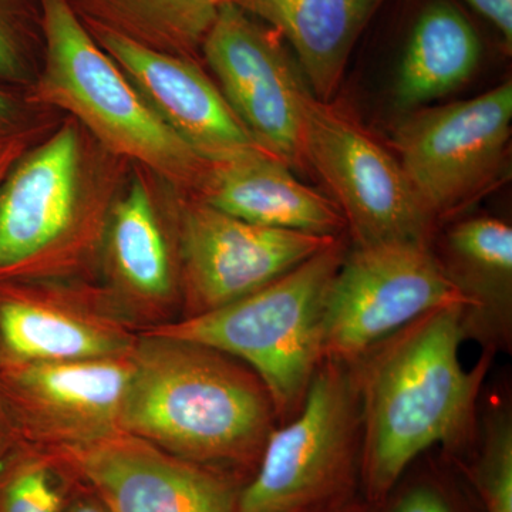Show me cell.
<instances>
[{
	"mask_svg": "<svg viewBox=\"0 0 512 512\" xmlns=\"http://www.w3.org/2000/svg\"><path fill=\"white\" fill-rule=\"evenodd\" d=\"M464 309H437L352 363L362 412V497L379 508L426 450H464L476 433L481 386L494 353L460 360Z\"/></svg>",
	"mask_w": 512,
	"mask_h": 512,
	"instance_id": "6da1fadb",
	"label": "cell"
},
{
	"mask_svg": "<svg viewBox=\"0 0 512 512\" xmlns=\"http://www.w3.org/2000/svg\"><path fill=\"white\" fill-rule=\"evenodd\" d=\"M131 357L123 433L247 483L278 421L261 379L218 350L146 330Z\"/></svg>",
	"mask_w": 512,
	"mask_h": 512,
	"instance_id": "7a4b0ae2",
	"label": "cell"
},
{
	"mask_svg": "<svg viewBox=\"0 0 512 512\" xmlns=\"http://www.w3.org/2000/svg\"><path fill=\"white\" fill-rule=\"evenodd\" d=\"M346 252L339 238L238 301L146 332L200 343L244 363L264 383L278 421L286 423L302 409L325 360L326 299Z\"/></svg>",
	"mask_w": 512,
	"mask_h": 512,
	"instance_id": "3957f363",
	"label": "cell"
},
{
	"mask_svg": "<svg viewBox=\"0 0 512 512\" xmlns=\"http://www.w3.org/2000/svg\"><path fill=\"white\" fill-rule=\"evenodd\" d=\"M39 9L45 63L35 99L72 113L111 156L137 161L194 194L208 161L164 123L69 0H39Z\"/></svg>",
	"mask_w": 512,
	"mask_h": 512,
	"instance_id": "277c9868",
	"label": "cell"
},
{
	"mask_svg": "<svg viewBox=\"0 0 512 512\" xmlns=\"http://www.w3.org/2000/svg\"><path fill=\"white\" fill-rule=\"evenodd\" d=\"M77 121L26 150L0 187V281L64 279L103 244L111 208Z\"/></svg>",
	"mask_w": 512,
	"mask_h": 512,
	"instance_id": "5b68a950",
	"label": "cell"
},
{
	"mask_svg": "<svg viewBox=\"0 0 512 512\" xmlns=\"http://www.w3.org/2000/svg\"><path fill=\"white\" fill-rule=\"evenodd\" d=\"M362 412L350 365L325 359L302 409L272 431L239 512H323L362 497Z\"/></svg>",
	"mask_w": 512,
	"mask_h": 512,
	"instance_id": "8992f818",
	"label": "cell"
},
{
	"mask_svg": "<svg viewBox=\"0 0 512 512\" xmlns=\"http://www.w3.org/2000/svg\"><path fill=\"white\" fill-rule=\"evenodd\" d=\"M302 150L306 170L328 187L355 247L431 245L437 222L399 158L346 111L311 94L303 110Z\"/></svg>",
	"mask_w": 512,
	"mask_h": 512,
	"instance_id": "52a82bcc",
	"label": "cell"
},
{
	"mask_svg": "<svg viewBox=\"0 0 512 512\" xmlns=\"http://www.w3.org/2000/svg\"><path fill=\"white\" fill-rule=\"evenodd\" d=\"M470 308L431 245L414 242L346 252L326 299L323 359L352 365L367 350L437 309Z\"/></svg>",
	"mask_w": 512,
	"mask_h": 512,
	"instance_id": "ba28073f",
	"label": "cell"
},
{
	"mask_svg": "<svg viewBox=\"0 0 512 512\" xmlns=\"http://www.w3.org/2000/svg\"><path fill=\"white\" fill-rule=\"evenodd\" d=\"M512 82L474 99L417 111L394 131L404 173L439 225L493 188L507 165Z\"/></svg>",
	"mask_w": 512,
	"mask_h": 512,
	"instance_id": "9c48e42d",
	"label": "cell"
},
{
	"mask_svg": "<svg viewBox=\"0 0 512 512\" xmlns=\"http://www.w3.org/2000/svg\"><path fill=\"white\" fill-rule=\"evenodd\" d=\"M133 370L131 352L82 360L0 352V406L22 443L47 450L86 446L123 433Z\"/></svg>",
	"mask_w": 512,
	"mask_h": 512,
	"instance_id": "30bf717a",
	"label": "cell"
},
{
	"mask_svg": "<svg viewBox=\"0 0 512 512\" xmlns=\"http://www.w3.org/2000/svg\"><path fill=\"white\" fill-rule=\"evenodd\" d=\"M201 49L222 96L258 147L291 170H306L303 110L312 92L284 39L225 2Z\"/></svg>",
	"mask_w": 512,
	"mask_h": 512,
	"instance_id": "8fae6325",
	"label": "cell"
},
{
	"mask_svg": "<svg viewBox=\"0 0 512 512\" xmlns=\"http://www.w3.org/2000/svg\"><path fill=\"white\" fill-rule=\"evenodd\" d=\"M338 239L251 224L190 195L177 217L185 318L264 288Z\"/></svg>",
	"mask_w": 512,
	"mask_h": 512,
	"instance_id": "7c38bea8",
	"label": "cell"
},
{
	"mask_svg": "<svg viewBox=\"0 0 512 512\" xmlns=\"http://www.w3.org/2000/svg\"><path fill=\"white\" fill-rule=\"evenodd\" d=\"M140 333L109 289L64 279L0 281V352L28 360L127 355Z\"/></svg>",
	"mask_w": 512,
	"mask_h": 512,
	"instance_id": "4fadbf2b",
	"label": "cell"
},
{
	"mask_svg": "<svg viewBox=\"0 0 512 512\" xmlns=\"http://www.w3.org/2000/svg\"><path fill=\"white\" fill-rule=\"evenodd\" d=\"M50 451L109 512H239L237 480L128 433Z\"/></svg>",
	"mask_w": 512,
	"mask_h": 512,
	"instance_id": "5bb4252c",
	"label": "cell"
},
{
	"mask_svg": "<svg viewBox=\"0 0 512 512\" xmlns=\"http://www.w3.org/2000/svg\"><path fill=\"white\" fill-rule=\"evenodd\" d=\"M83 23L164 123L208 163L261 150L221 90L190 59L160 52L101 23Z\"/></svg>",
	"mask_w": 512,
	"mask_h": 512,
	"instance_id": "9a60e30c",
	"label": "cell"
},
{
	"mask_svg": "<svg viewBox=\"0 0 512 512\" xmlns=\"http://www.w3.org/2000/svg\"><path fill=\"white\" fill-rule=\"evenodd\" d=\"M192 197L262 227L328 238L348 232L329 195L301 183L288 165L262 150L208 163Z\"/></svg>",
	"mask_w": 512,
	"mask_h": 512,
	"instance_id": "2e32d148",
	"label": "cell"
},
{
	"mask_svg": "<svg viewBox=\"0 0 512 512\" xmlns=\"http://www.w3.org/2000/svg\"><path fill=\"white\" fill-rule=\"evenodd\" d=\"M103 245L111 281L107 289L131 319L167 312L180 289V268L143 175H134L111 207Z\"/></svg>",
	"mask_w": 512,
	"mask_h": 512,
	"instance_id": "e0dca14e",
	"label": "cell"
},
{
	"mask_svg": "<svg viewBox=\"0 0 512 512\" xmlns=\"http://www.w3.org/2000/svg\"><path fill=\"white\" fill-rule=\"evenodd\" d=\"M291 45L313 96L332 101L356 42L384 0H228Z\"/></svg>",
	"mask_w": 512,
	"mask_h": 512,
	"instance_id": "ac0fdd59",
	"label": "cell"
},
{
	"mask_svg": "<svg viewBox=\"0 0 512 512\" xmlns=\"http://www.w3.org/2000/svg\"><path fill=\"white\" fill-rule=\"evenodd\" d=\"M444 248L441 264L470 302L463 315L466 339L494 355L510 349L512 228L498 218H467L448 229Z\"/></svg>",
	"mask_w": 512,
	"mask_h": 512,
	"instance_id": "d6986e66",
	"label": "cell"
},
{
	"mask_svg": "<svg viewBox=\"0 0 512 512\" xmlns=\"http://www.w3.org/2000/svg\"><path fill=\"white\" fill-rule=\"evenodd\" d=\"M483 43L476 26L450 0H431L407 36L394 99L414 109L456 92L476 73Z\"/></svg>",
	"mask_w": 512,
	"mask_h": 512,
	"instance_id": "ffe728a7",
	"label": "cell"
},
{
	"mask_svg": "<svg viewBox=\"0 0 512 512\" xmlns=\"http://www.w3.org/2000/svg\"><path fill=\"white\" fill-rule=\"evenodd\" d=\"M74 484L52 451L18 440L0 467V512H62Z\"/></svg>",
	"mask_w": 512,
	"mask_h": 512,
	"instance_id": "44dd1931",
	"label": "cell"
},
{
	"mask_svg": "<svg viewBox=\"0 0 512 512\" xmlns=\"http://www.w3.org/2000/svg\"><path fill=\"white\" fill-rule=\"evenodd\" d=\"M228 0H141L123 35L170 55L201 47Z\"/></svg>",
	"mask_w": 512,
	"mask_h": 512,
	"instance_id": "7402d4cb",
	"label": "cell"
},
{
	"mask_svg": "<svg viewBox=\"0 0 512 512\" xmlns=\"http://www.w3.org/2000/svg\"><path fill=\"white\" fill-rule=\"evenodd\" d=\"M483 512H512V419L507 410L487 417L476 457L463 464Z\"/></svg>",
	"mask_w": 512,
	"mask_h": 512,
	"instance_id": "603a6c76",
	"label": "cell"
},
{
	"mask_svg": "<svg viewBox=\"0 0 512 512\" xmlns=\"http://www.w3.org/2000/svg\"><path fill=\"white\" fill-rule=\"evenodd\" d=\"M33 0H0V82L22 83L28 73Z\"/></svg>",
	"mask_w": 512,
	"mask_h": 512,
	"instance_id": "cb8c5ba5",
	"label": "cell"
},
{
	"mask_svg": "<svg viewBox=\"0 0 512 512\" xmlns=\"http://www.w3.org/2000/svg\"><path fill=\"white\" fill-rule=\"evenodd\" d=\"M377 511L466 512L458 505L450 488L434 476H403Z\"/></svg>",
	"mask_w": 512,
	"mask_h": 512,
	"instance_id": "d4e9b609",
	"label": "cell"
},
{
	"mask_svg": "<svg viewBox=\"0 0 512 512\" xmlns=\"http://www.w3.org/2000/svg\"><path fill=\"white\" fill-rule=\"evenodd\" d=\"M70 5L84 8V20L101 23L107 28L126 32L141 0H69Z\"/></svg>",
	"mask_w": 512,
	"mask_h": 512,
	"instance_id": "484cf974",
	"label": "cell"
},
{
	"mask_svg": "<svg viewBox=\"0 0 512 512\" xmlns=\"http://www.w3.org/2000/svg\"><path fill=\"white\" fill-rule=\"evenodd\" d=\"M500 33L505 47H512V0H467Z\"/></svg>",
	"mask_w": 512,
	"mask_h": 512,
	"instance_id": "4316f807",
	"label": "cell"
},
{
	"mask_svg": "<svg viewBox=\"0 0 512 512\" xmlns=\"http://www.w3.org/2000/svg\"><path fill=\"white\" fill-rule=\"evenodd\" d=\"M29 131L19 130L0 138V187L19 157L28 150Z\"/></svg>",
	"mask_w": 512,
	"mask_h": 512,
	"instance_id": "83f0119b",
	"label": "cell"
},
{
	"mask_svg": "<svg viewBox=\"0 0 512 512\" xmlns=\"http://www.w3.org/2000/svg\"><path fill=\"white\" fill-rule=\"evenodd\" d=\"M62 512H109L106 505L101 503L99 497L90 488L80 483L76 478L72 494L64 505Z\"/></svg>",
	"mask_w": 512,
	"mask_h": 512,
	"instance_id": "f1b7e54d",
	"label": "cell"
},
{
	"mask_svg": "<svg viewBox=\"0 0 512 512\" xmlns=\"http://www.w3.org/2000/svg\"><path fill=\"white\" fill-rule=\"evenodd\" d=\"M19 116V103L16 97L0 86V138L16 133V120Z\"/></svg>",
	"mask_w": 512,
	"mask_h": 512,
	"instance_id": "f546056e",
	"label": "cell"
},
{
	"mask_svg": "<svg viewBox=\"0 0 512 512\" xmlns=\"http://www.w3.org/2000/svg\"><path fill=\"white\" fill-rule=\"evenodd\" d=\"M16 439L15 431L10 426L8 417L3 412L2 406H0V467H2L3 461L10 451V448L15 446Z\"/></svg>",
	"mask_w": 512,
	"mask_h": 512,
	"instance_id": "4dcf8cb0",
	"label": "cell"
},
{
	"mask_svg": "<svg viewBox=\"0 0 512 512\" xmlns=\"http://www.w3.org/2000/svg\"><path fill=\"white\" fill-rule=\"evenodd\" d=\"M323 512H379L376 507L367 503L365 498L352 501V503L342 505V507L333 508V510Z\"/></svg>",
	"mask_w": 512,
	"mask_h": 512,
	"instance_id": "1f68e13d",
	"label": "cell"
}]
</instances>
